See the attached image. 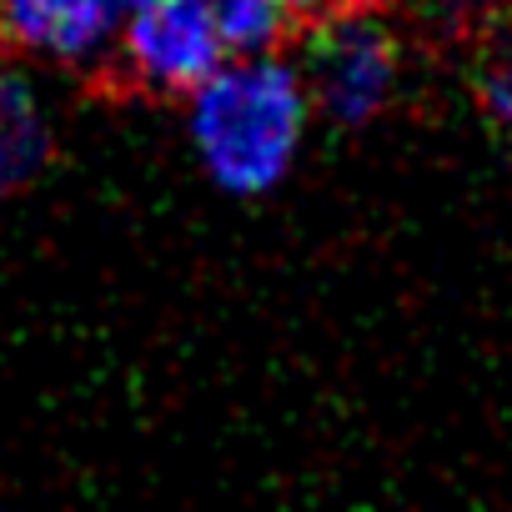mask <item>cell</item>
<instances>
[{"mask_svg": "<svg viewBox=\"0 0 512 512\" xmlns=\"http://www.w3.org/2000/svg\"><path fill=\"white\" fill-rule=\"evenodd\" d=\"M51 161V121L26 76L0 71V191L31 186Z\"/></svg>", "mask_w": 512, "mask_h": 512, "instance_id": "5b68a950", "label": "cell"}, {"mask_svg": "<svg viewBox=\"0 0 512 512\" xmlns=\"http://www.w3.org/2000/svg\"><path fill=\"white\" fill-rule=\"evenodd\" d=\"M141 0H0V36L61 66H91L116 51Z\"/></svg>", "mask_w": 512, "mask_h": 512, "instance_id": "277c9868", "label": "cell"}, {"mask_svg": "<svg viewBox=\"0 0 512 512\" xmlns=\"http://www.w3.org/2000/svg\"><path fill=\"white\" fill-rule=\"evenodd\" d=\"M322 6H327V0H287V11H292L297 21H302V16H317Z\"/></svg>", "mask_w": 512, "mask_h": 512, "instance_id": "52a82bcc", "label": "cell"}, {"mask_svg": "<svg viewBox=\"0 0 512 512\" xmlns=\"http://www.w3.org/2000/svg\"><path fill=\"white\" fill-rule=\"evenodd\" d=\"M312 96L297 66L262 56L221 61L186 96V131L201 171L226 196H267L277 191L307 141Z\"/></svg>", "mask_w": 512, "mask_h": 512, "instance_id": "6da1fadb", "label": "cell"}, {"mask_svg": "<svg viewBox=\"0 0 512 512\" xmlns=\"http://www.w3.org/2000/svg\"><path fill=\"white\" fill-rule=\"evenodd\" d=\"M437 6H472V0H437Z\"/></svg>", "mask_w": 512, "mask_h": 512, "instance_id": "9c48e42d", "label": "cell"}, {"mask_svg": "<svg viewBox=\"0 0 512 512\" xmlns=\"http://www.w3.org/2000/svg\"><path fill=\"white\" fill-rule=\"evenodd\" d=\"M121 71L151 96H191L231 51L211 0H141L116 41Z\"/></svg>", "mask_w": 512, "mask_h": 512, "instance_id": "3957f363", "label": "cell"}, {"mask_svg": "<svg viewBox=\"0 0 512 512\" xmlns=\"http://www.w3.org/2000/svg\"><path fill=\"white\" fill-rule=\"evenodd\" d=\"M312 106L337 121V126H367L382 116L402 86V51L392 31L352 6L347 16H332L312 31L307 41V66H302Z\"/></svg>", "mask_w": 512, "mask_h": 512, "instance_id": "7a4b0ae2", "label": "cell"}, {"mask_svg": "<svg viewBox=\"0 0 512 512\" xmlns=\"http://www.w3.org/2000/svg\"><path fill=\"white\" fill-rule=\"evenodd\" d=\"M477 101L497 126H512V46L487 51V61L477 66Z\"/></svg>", "mask_w": 512, "mask_h": 512, "instance_id": "8992f818", "label": "cell"}, {"mask_svg": "<svg viewBox=\"0 0 512 512\" xmlns=\"http://www.w3.org/2000/svg\"><path fill=\"white\" fill-rule=\"evenodd\" d=\"M347 6H362V11H372V6H382V0H347Z\"/></svg>", "mask_w": 512, "mask_h": 512, "instance_id": "ba28073f", "label": "cell"}]
</instances>
